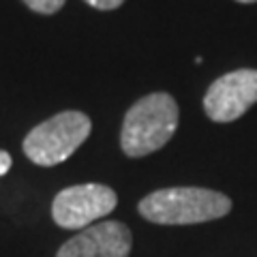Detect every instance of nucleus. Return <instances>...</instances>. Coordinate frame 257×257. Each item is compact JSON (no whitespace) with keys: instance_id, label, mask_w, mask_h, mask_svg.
Here are the masks:
<instances>
[{"instance_id":"1","label":"nucleus","mask_w":257,"mask_h":257,"mask_svg":"<svg viewBox=\"0 0 257 257\" xmlns=\"http://www.w3.org/2000/svg\"><path fill=\"white\" fill-rule=\"evenodd\" d=\"M178 120L180 109L172 94L152 92L142 96L124 114L120 148L131 159L152 155L174 138Z\"/></svg>"},{"instance_id":"2","label":"nucleus","mask_w":257,"mask_h":257,"mask_svg":"<svg viewBox=\"0 0 257 257\" xmlns=\"http://www.w3.org/2000/svg\"><path fill=\"white\" fill-rule=\"evenodd\" d=\"M140 214L157 225H195L221 219L231 210V199L204 187H170L146 195Z\"/></svg>"},{"instance_id":"3","label":"nucleus","mask_w":257,"mask_h":257,"mask_svg":"<svg viewBox=\"0 0 257 257\" xmlns=\"http://www.w3.org/2000/svg\"><path fill=\"white\" fill-rule=\"evenodd\" d=\"M92 122L84 111H60L37 124L24 140V155L35 165L54 167L67 161L88 140Z\"/></svg>"},{"instance_id":"4","label":"nucleus","mask_w":257,"mask_h":257,"mask_svg":"<svg viewBox=\"0 0 257 257\" xmlns=\"http://www.w3.org/2000/svg\"><path fill=\"white\" fill-rule=\"evenodd\" d=\"M118 195L107 184H75L62 189L52 202V216L64 229H86L92 221H99L114 212Z\"/></svg>"},{"instance_id":"5","label":"nucleus","mask_w":257,"mask_h":257,"mask_svg":"<svg viewBox=\"0 0 257 257\" xmlns=\"http://www.w3.org/2000/svg\"><path fill=\"white\" fill-rule=\"evenodd\" d=\"M257 103V69H238L214 79L204 94V111L214 122H234Z\"/></svg>"},{"instance_id":"6","label":"nucleus","mask_w":257,"mask_h":257,"mask_svg":"<svg viewBox=\"0 0 257 257\" xmlns=\"http://www.w3.org/2000/svg\"><path fill=\"white\" fill-rule=\"evenodd\" d=\"M133 234L120 221H101L69 238L56 257H128Z\"/></svg>"},{"instance_id":"7","label":"nucleus","mask_w":257,"mask_h":257,"mask_svg":"<svg viewBox=\"0 0 257 257\" xmlns=\"http://www.w3.org/2000/svg\"><path fill=\"white\" fill-rule=\"evenodd\" d=\"M30 11L41 13V15H54L56 11H60L67 0H22Z\"/></svg>"},{"instance_id":"8","label":"nucleus","mask_w":257,"mask_h":257,"mask_svg":"<svg viewBox=\"0 0 257 257\" xmlns=\"http://www.w3.org/2000/svg\"><path fill=\"white\" fill-rule=\"evenodd\" d=\"M84 3H88L90 7H94V9H99V11H114L124 3V0H84Z\"/></svg>"},{"instance_id":"9","label":"nucleus","mask_w":257,"mask_h":257,"mask_svg":"<svg viewBox=\"0 0 257 257\" xmlns=\"http://www.w3.org/2000/svg\"><path fill=\"white\" fill-rule=\"evenodd\" d=\"M11 165H13V159L11 155L7 150H0V176H5L7 172L11 170Z\"/></svg>"},{"instance_id":"10","label":"nucleus","mask_w":257,"mask_h":257,"mask_svg":"<svg viewBox=\"0 0 257 257\" xmlns=\"http://www.w3.org/2000/svg\"><path fill=\"white\" fill-rule=\"evenodd\" d=\"M236 3H242V5H253V3H257V0H236Z\"/></svg>"}]
</instances>
